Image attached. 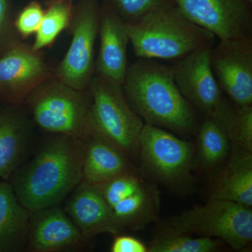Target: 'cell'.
<instances>
[{
  "mask_svg": "<svg viewBox=\"0 0 252 252\" xmlns=\"http://www.w3.org/2000/svg\"><path fill=\"white\" fill-rule=\"evenodd\" d=\"M57 135L11 183L18 201L32 212L54 206L82 182L85 141Z\"/></svg>",
  "mask_w": 252,
  "mask_h": 252,
  "instance_id": "1",
  "label": "cell"
},
{
  "mask_svg": "<svg viewBox=\"0 0 252 252\" xmlns=\"http://www.w3.org/2000/svg\"><path fill=\"white\" fill-rule=\"evenodd\" d=\"M122 88L130 107L145 124L181 134L195 129L193 106L177 87L172 66L139 59L127 67Z\"/></svg>",
  "mask_w": 252,
  "mask_h": 252,
  "instance_id": "2",
  "label": "cell"
},
{
  "mask_svg": "<svg viewBox=\"0 0 252 252\" xmlns=\"http://www.w3.org/2000/svg\"><path fill=\"white\" fill-rule=\"evenodd\" d=\"M129 41L138 59L179 61L205 46L215 36L185 17L174 3L126 23Z\"/></svg>",
  "mask_w": 252,
  "mask_h": 252,
  "instance_id": "3",
  "label": "cell"
},
{
  "mask_svg": "<svg viewBox=\"0 0 252 252\" xmlns=\"http://www.w3.org/2000/svg\"><path fill=\"white\" fill-rule=\"evenodd\" d=\"M91 107L87 137H97L125 154L139 153V139L145 123L130 107L122 85L94 74L89 88Z\"/></svg>",
  "mask_w": 252,
  "mask_h": 252,
  "instance_id": "4",
  "label": "cell"
},
{
  "mask_svg": "<svg viewBox=\"0 0 252 252\" xmlns=\"http://www.w3.org/2000/svg\"><path fill=\"white\" fill-rule=\"evenodd\" d=\"M86 91L70 87L54 75L38 86L26 102L42 130L85 141L91 107L90 94Z\"/></svg>",
  "mask_w": 252,
  "mask_h": 252,
  "instance_id": "5",
  "label": "cell"
},
{
  "mask_svg": "<svg viewBox=\"0 0 252 252\" xmlns=\"http://www.w3.org/2000/svg\"><path fill=\"white\" fill-rule=\"evenodd\" d=\"M166 231L223 240L235 250L248 248L252 240L250 207L227 200L210 198L204 206H195L166 221Z\"/></svg>",
  "mask_w": 252,
  "mask_h": 252,
  "instance_id": "6",
  "label": "cell"
},
{
  "mask_svg": "<svg viewBox=\"0 0 252 252\" xmlns=\"http://www.w3.org/2000/svg\"><path fill=\"white\" fill-rule=\"evenodd\" d=\"M212 46H205L179 60L172 66L174 79L186 99L205 117L227 132L234 114L235 104L223 97L210 63Z\"/></svg>",
  "mask_w": 252,
  "mask_h": 252,
  "instance_id": "7",
  "label": "cell"
},
{
  "mask_svg": "<svg viewBox=\"0 0 252 252\" xmlns=\"http://www.w3.org/2000/svg\"><path fill=\"white\" fill-rule=\"evenodd\" d=\"M100 5L97 0H79L69 29L72 40L55 69V77L77 90H86L95 73L94 44L98 36Z\"/></svg>",
  "mask_w": 252,
  "mask_h": 252,
  "instance_id": "8",
  "label": "cell"
},
{
  "mask_svg": "<svg viewBox=\"0 0 252 252\" xmlns=\"http://www.w3.org/2000/svg\"><path fill=\"white\" fill-rule=\"evenodd\" d=\"M179 11L220 41L252 36V5L247 0H173Z\"/></svg>",
  "mask_w": 252,
  "mask_h": 252,
  "instance_id": "9",
  "label": "cell"
},
{
  "mask_svg": "<svg viewBox=\"0 0 252 252\" xmlns=\"http://www.w3.org/2000/svg\"><path fill=\"white\" fill-rule=\"evenodd\" d=\"M139 153L147 168L159 180L176 183L189 177L191 144L161 127L144 124L139 139Z\"/></svg>",
  "mask_w": 252,
  "mask_h": 252,
  "instance_id": "10",
  "label": "cell"
},
{
  "mask_svg": "<svg viewBox=\"0 0 252 252\" xmlns=\"http://www.w3.org/2000/svg\"><path fill=\"white\" fill-rule=\"evenodd\" d=\"M54 75L40 51L16 41L0 56V99L11 104L26 102L38 86Z\"/></svg>",
  "mask_w": 252,
  "mask_h": 252,
  "instance_id": "11",
  "label": "cell"
},
{
  "mask_svg": "<svg viewBox=\"0 0 252 252\" xmlns=\"http://www.w3.org/2000/svg\"><path fill=\"white\" fill-rule=\"evenodd\" d=\"M214 74L233 104L252 105V36L220 41L210 53Z\"/></svg>",
  "mask_w": 252,
  "mask_h": 252,
  "instance_id": "12",
  "label": "cell"
},
{
  "mask_svg": "<svg viewBox=\"0 0 252 252\" xmlns=\"http://www.w3.org/2000/svg\"><path fill=\"white\" fill-rule=\"evenodd\" d=\"M98 35L100 44L94 74L122 85L127 69L130 41L126 23L104 1L100 6Z\"/></svg>",
  "mask_w": 252,
  "mask_h": 252,
  "instance_id": "13",
  "label": "cell"
},
{
  "mask_svg": "<svg viewBox=\"0 0 252 252\" xmlns=\"http://www.w3.org/2000/svg\"><path fill=\"white\" fill-rule=\"evenodd\" d=\"M66 213L86 239L100 233L117 235L124 228L97 187L84 180L68 201Z\"/></svg>",
  "mask_w": 252,
  "mask_h": 252,
  "instance_id": "14",
  "label": "cell"
},
{
  "mask_svg": "<svg viewBox=\"0 0 252 252\" xmlns=\"http://www.w3.org/2000/svg\"><path fill=\"white\" fill-rule=\"evenodd\" d=\"M34 213L27 240L31 251L58 252L81 248L86 243L77 225L61 209L51 206Z\"/></svg>",
  "mask_w": 252,
  "mask_h": 252,
  "instance_id": "15",
  "label": "cell"
},
{
  "mask_svg": "<svg viewBox=\"0 0 252 252\" xmlns=\"http://www.w3.org/2000/svg\"><path fill=\"white\" fill-rule=\"evenodd\" d=\"M211 198L252 207V152L233 144L228 161L214 186Z\"/></svg>",
  "mask_w": 252,
  "mask_h": 252,
  "instance_id": "16",
  "label": "cell"
},
{
  "mask_svg": "<svg viewBox=\"0 0 252 252\" xmlns=\"http://www.w3.org/2000/svg\"><path fill=\"white\" fill-rule=\"evenodd\" d=\"M31 213L18 201L11 183L0 182V252L23 250L27 243Z\"/></svg>",
  "mask_w": 252,
  "mask_h": 252,
  "instance_id": "17",
  "label": "cell"
},
{
  "mask_svg": "<svg viewBox=\"0 0 252 252\" xmlns=\"http://www.w3.org/2000/svg\"><path fill=\"white\" fill-rule=\"evenodd\" d=\"M83 165V180L99 185L129 171L126 155L97 137H88Z\"/></svg>",
  "mask_w": 252,
  "mask_h": 252,
  "instance_id": "18",
  "label": "cell"
},
{
  "mask_svg": "<svg viewBox=\"0 0 252 252\" xmlns=\"http://www.w3.org/2000/svg\"><path fill=\"white\" fill-rule=\"evenodd\" d=\"M27 123L11 110H0V179L7 181L16 170L27 146Z\"/></svg>",
  "mask_w": 252,
  "mask_h": 252,
  "instance_id": "19",
  "label": "cell"
},
{
  "mask_svg": "<svg viewBox=\"0 0 252 252\" xmlns=\"http://www.w3.org/2000/svg\"><path fill=\"white\" fill-rule=\"evenodd\" d=\"M159 207L160 196L157 189L144 182L140 189L116 204L112 209L123 228L139 230L157 220Z\"/></svg>",
  "mask_w": 252,
  "mask_h": 252,
  "instance_id": "20",
  "label": "cell"
},
{
  "mask_svg": "<svg viewBox=\"0 0 252 252\" xmlns=\"http://www.w3.org/2000/svg\"><path fill=\"white\" fill-rule=\"evenodd\" d=\"M74 6L72 0H50L32 46L40 51L50 46L72 23Z\"/></svg>",
  "mask_w": 252,
  "mask_h": 252,
  "instance_id": "21",
  "label": "cell"
},
{
  "mask_svg": "<svg viewBox=\"0 0 252 252\" xmlns=\"http://www.w3.org/2000/svg\"><path fill=\"white\" fill-rule=\"evenodd\" d=\"M230 139L223 127L210 118L205 117L198 135L199 154L204 166H216L230 152Z\"/></svg>",
  "mask_w": 252,
  "mask_h": 252,
  "instance_id": "22",
  "label": "cell"
},
{
  "mask_svg": "<svg viewBox=\"0 0 252 252\" xmlns=\"http://www.w3.org/2000/svg\"><path fill=\"white\" fill-rule=\"evenodd\" d=\"M220 241L207 237L192 238L189 235L166 231L156 237L148 248L150 252H211Z\"/></svg>",
  "mask_w": 252,
  "mask_h": 252,
  "instance_id": "23",
  "label": "cell"
},
{
  "mask_svg": "<svg viewBox=\"0 0 252 252\" xmlns=\"http://www.w3.org/2000/svg\"><path fill=\"white\" fill-rule=\"evenodd\" d=\"M144 181L130 172L118 175L99 185H94L107 204L112 208L119 201L133 193L143 185Z\"/></svg>",
  "mask_w": 252,
  "mask_h": 252,
  "instance_id": "24",
  "label": "cell"
},
{
  "mask_svg": "<svg viewBox=\"0 0 252 252\" xmlns=\"http://www.w3.org/2000/svg\"><path fill=\"white\" fill-rule=\"evenodd\" d=\"M227 134L232 143L252 152V105L235 104L234 114Z\"/></svg>",
  "mask_w": 252,
  "mask_h": 252,
  "instance_id": "25",
  "label": "cell"
},
{
  "mask_svg": "<svg viewBox=\"0 0 252 252\" xmlns=\"http://www.w3.org/2000/svg\"><path fill=\"white\" fill-rule=\"evenodd\" d=\"M115 10L126 23H132L149 11L164 5L174 3L173 0H104Z\"/></svg>",
  "mask_w": 252,
  "mask_h": 252,
  "instance_id": "26",
  "label": "cell"
},
{
  "mask_svg": "<svg viewBox=\"0 0 252 252\" xmlns=\"http://www.w3.org/2000/svg\"><path fill=\"white\" fill-rule=\"evenodd\" d=\"M44 9L37 1H32L14 18V28L19 37L28 39L38 31L43 18Z\"/></svg>",
  "mask_w": 252,
  "mask_h": 252,
  "instance_id": "27",
  "label": "cell"
},
{
  "mask_svg": "<svg viewBox=\"0 0 252 252\" xmlns=\"http://www.w3.org/2000/svg\"><path fill=\"white\" fill-rule=\"evenodd\" d=\"M13 0H0V56L19 41L14 28Z\"/></svg>",
  "mask_w": 252,
  "mask_h": 252,
  "instance_id": "28",
  "label": "cell"
},
{
  "mask_svg": "<svg viewBox=\"0 0 252 252\" xmlns=\"http://www.w3.org/2000/svg\"><path fill=\"white\" fill-rule=\"evenodd\" d=\"M112 252H147L148 248L138 239L128 235H119L113 242Z\"/></svg>",
  "mask_w": 252,
  "mask_h": 252,
  "instance_id": "29",
  "label": "cell"
},
{
  "mask_svg": "<svg viewBox=\"0 0 252 252\" xmlns=\"http://www.w3.org/2000/svg\"><path fill=\"white\" fill-rule=\"evenodd\" d=\"M247 1H248V2L250 3V4L252 5V0H247Z\"/></svg>",
  "mask_w": 252,
  "mask_h": 252,
  "instance_id": "30",
  "label": "cell"
},
{
  "mask_svg": "<svg viewBox=\"0 0 252 252\" xmlns=\"http://www.w3.org/2000/svg\"><path fill=\"white\" fill-rule=\"evenodd\" d=\"M49 1H50V0H49Z\"/></svg>",
  "mask_w": 252,
  "mask_h": 252,
  "instance_id": "31",
  "label": "cell"
}]
</instances>
